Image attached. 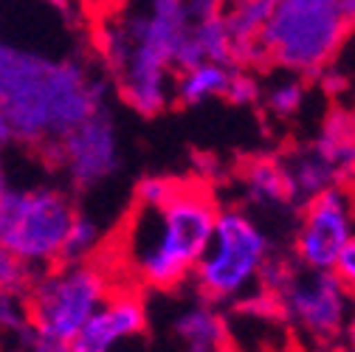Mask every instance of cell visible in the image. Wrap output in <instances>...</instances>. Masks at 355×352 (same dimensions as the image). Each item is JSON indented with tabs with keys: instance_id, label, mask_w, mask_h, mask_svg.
<instances>
[{
	"instance_id": "1",
	"label": "cell",
	"mask_w": 355,
	"mask_h": 352,
	"mask_svg": "<svg viewBox=\"0 0 355 352\" xmlns=\"http://www.w3.org/2000/svg\"><path fill=\"white\" fill-rule=\"evenodd\" d=\"M107 79L76 54H46L0 34V155H40L107 105Z\"/></svg>"
},
{
	"instance_id": "2",
	"label": "cell",
	"mask_w": 355,
	"mask_h": 352,
	"mask_svg": "<svg viewBox=\"0 0 355 352\" xmlns=\"http://www.w3.org/2000/svg\"><path fill=\"white\" fill-rule=\"evenodd\" d=\"M94 46L110 91L139 116L172 105L178 54L189 34L187 0H107L96 9Z\"/></svg>"
},
{
	"instance_id": "3",
	"label": "cell",
	"mask_w": 355,
	"mask_h": 352,
	"mask_svg": "<svg viewBox=\"0 0 355 352\" xmlns=\"http://www.w3.org/2000/svg\"><path fill=\"white\" fill-rule=\"evenodd\" d=\"M220 214L217 195L198 178H175L158 203H132L105 256L121 282L139 290L184 288L200 262Z\"/></svg>"
},
{
	"instance_id": "4",
	"label": "cell",
	"mask_w": 355,
	"mask_h": 352,
	"mask_svg": "<svg viewBox=\"0 0 355 352\" xmlns=\"http://www.w3.org/2000/svg\"><path fill=\"white\" fill-rule=\"evenodd\" d=\"M73 195L54 184H17L0 155V248L15 254L31 271L62 262L65 240L76 217Z\"/></svg>"
},
{
	"instance_id": "5",
	"label": "cell",
	"mask_w": 355,
	"mask_h": 352,
	"mask_svg": "<svg viewBox=\"0 0 355 352\" xmlns=\"http://www.w3.org/2000/svg\"><path fill=\"white\" fill-rule=\"evenodd\" d=\"M119 282L121 276L105 254L82 262L62 259L37 271L23 299L28 338L68 346Z\"/></svg>"
},
{
	"instance_id": "6",
	"label": "cell",
	"mask_w": 355,
	"mask_h": 352,
	"mask_svg": "<svg viewBox=\"0 0 355 352\" xmlns=\"http://www.w3.org/2000/svg\"><path fill=\"white\" fill-rule=\"evenodd\" d=\"M338 0H277L259 34L262 62L302 79L324 73L349 37Z\"/></svg>"
},
{
	"instance_id": "7",
	"label": "cell",
	"mask_w": 355,
	"mask_h": 352,
	"mask_svg": "<svg viewBox=\"0 0 355 352\" xmlns=\"http://www.w3.org/2000/svg\"><path fill=\"white\" fill-rule=\"evenodd\" d=\"M259 285L277 293L282 322L304 344L333 352L355 310L352 296L333 271H307L293 256L271 254Z\"/></svg>"
},
{
	"instance_id": "8",
	"label": "cell",
	"mask_w": 355,
	"mask_h": 352,
	"mask_svg": "<svg viewBox=\"0 0 355 352\" xmlns=\"http://www.w3.org/2000/svg\"><path fill=\"white\" fill-rule=\"evenodd\" d=\"M271 254V237L251 211L240 206H220L211 240L189 282L195 293L211 304H237L259 285Z\"/></svg>"
},
{
	"instance_id": "9",
	"label": "cell",
	"mask_w": 355,
	"mask_h": 352,
	"mask_svg": "<svg viewBox=\"0 0 355 352\" xmlns=\"http://www.w3.org/2000/svg\"><path fill=\"white\" fill-rule=\"evenodd\" d=\"M37 158L57 175L60 186L71 195L102 186L121 166V141L113 110L105 105L51 141Z\"/></svg>"
},
{
	"instance_id": "10",
	"label": "cell",
	"mask_w": 355,
	"mask_h": 352,
	"mask_svg": "<svg viewBox=\"0 0 355 352\" xmlns=\"http://www.w3.org/2000/svg\"><path fill=\"white\" fill-rule=\"evenodd\" d=\"M355 237L352 203L341 186L299 203L293 259L307 271H336V262Z\"/></svg>"
},
{
	"instance_id": "11",
	"label": "cell",
	"mask_w": 355,
	"mask_h": 352,
	"mask_svg": "<svg viewBox=\"0 0 355 352\" xmlns=\"http://www.w3.org/2000/svg\"><path fill=\"white\" fill-rule=\"evenodd\" d=\"M150 327L144 290L119 282L96 313L68 344L71 352H124V344L136 341Z\"/></svg>"
},
{
	"instance_id": "12",
	"label": "cell",
	"mask_w": 355,
	"mask_h": 352,
	"mask_svg": "<svg viewBox=\"0 0 355 352\" xmlns=\"http://www.w3.org/2000/svg\"><path fill=\"white\" fill-rule=\"evenodd\" d=\"M172 338L181 352H234V335L226 310L200 296L178 307V313L172 316Z\"/></svg>"
},
{
	"instance_id": "13",
	"label": "cell",
	"mask_w": 355,
	"mask_h": 352,
	"mask_svg": "<svg viewBox=\"0 0 355 352\" xmlns=\"http://www.w3.org/2000/svg\"><path fill=\"white\" fill-rule=\"evenodd\" d=\"M240 184L245 203L254 209H293L299 206L296 189L291 184V175L285 158L277 155H254L240 166Z\"/></svg>"
},
{
	"instance_id": "14",
	"label": "cell",
	"mask_w": 355,
	"mask_h": 352,
	"mask_svg": "<svg viewBox=\"0 0 355 352\" xmlns=\"http://www.w3.org/2000/svg\"><path fill=\"white\" fill-rule=\"evenodd\" d=\"M232 71L234 68L220 62H195L189 68H181L172 79V102L184 107H200L226 99Z\"/></svg>"
},
{
	"instance_id": "15",
	"label": "cell",
	"mask_w": 355,
	"mask_h": 352,
	"mask_svg": "<svg viewBox=\"0 0 355 352\" xmlns=\"http://www.w3.org/2000/svg\"><path fill=\"white\" fill-rule=\"evenodd\" d=\"M319 158H324L338 178H355V116L336 110L327 116V121L319 127L313 144H307Z\"/></svg>"
},
{
	"instance_id": "16",
	"label": "cell",
	"mask_w": 355,
	"mask_h": 352,
	"mask_svg": "<svg viewBox=\"0 0 355 352\" xmlns=\"http://www.w3.org/2000/svg\"><path fill=\"white\" fill-rule=\"evenodd\" d=\"M285 166H288V175H291V184L296 189L299 203L316 197V195H322L327 189L341 186L338 172L324 158H319L310 147H304V150L293 152L291 158H285Z\"/></svg>"
},
{
	"instance_id": "17",
	"label": "cell",
	"mask_w": 355,
	"mask_h": 352,
	"mask_svg": "<svg viewBox=\"0 0 355 352\" xmlns=\"http://www.w3.org/2000/svg\"><path fill=\"white\" fill-rule=\"evenodd\" d=\"M307 99V79L296 76V73H279L271 82H262V94H259V105L265 107V113L288 121L293 118Z\"/></svg>"
},
{
	"instance_id": "18",
	"label": "cell",
	"mask_w": 355,
	"mask_h": 352,
	"mask_svg": "<svg viewBox=\"0 0 355 352\" xmlns=\"http://www.w3.org/2000/svg\"><path fill=\"white\" fill-rule=\"evenodd\" d=\"M107 243H110V234L99 226V220L85 214V211H76L73 223H71V231H68V240H65V254L62 259L68 262H82V259H96L107 251Z\"/></svg>"
},
{
	"instance_id": "19",
	"label": "cell",
	"mask_w": 355,
	"mask_h": 352,
	"mask_svg": "<svg viewBox=\"0 0 355 352\" xmlns=\"http://www.w3.org/2000/svg\"><path fill=\"white\" fill-rule=\"evenodd\" d=\"M34 274L37 271H31L26 262H20L6 248H0V296H6V299H26Z\"/></svg>"
},
{
	"instance_id": "20",
	"label": "cell",
	"mask_w": 355,
	"mask_h": 352,
	"mask_svg": "<svg viewBox=\"0 0 355 352\" xmlns=\"http://www.w3.org/2000/svg\"><path fill=\"white\" fill-rule=\"evenodd\" d=\"M259 94H262V79H257V73L251 68H234L232 71L226 102H232V105H259Z\"/></svg>"
},
{
	"instance_id": "21",
	"label": "cell",
	"mask_w": 355,
	"mask_h": 352,
	"mask_svg": "<svg viewBox=\"0 0 355 352\" xmlns=\"http://www.w3.org/2000/svg\"><path fill=\"white\" fill-rule=\"evenodd\" d=\"M336 276H338V282L347 288V293L352 296V301H355V237L349 240V245L344 248V254L338 256V262H336V271H333Z\"/></svg>"
},
{
	"instance_id": "22",
	"label": "cell",
	"mask_w": 355,
	"mask_h": 352,
	"mask_svg": "<svg viewBox=\"0 0 355 352\" xmlns=\"http://www.w3.org/2000/svg\"><path fill=\"white\" fill-rule=\"evenodd\" d=\"M192 20L198 17H211V15H226L237 0H187Z\"/></svg>"
},
{
	"instance_id": "23",
	"label": "cell",
	"mask_w": 355,
	"mask_h": 352,
	"mask_svg": "<svg viewBox=\"0 0 355 352\" xmlns=\"http://www.w3.org/2000/svg\"><path fill=\"white\" fill-rule=\"evenodd\" d=\"M338 352H355V310H352V316L341 333V349Z\"/></svg>"
},
{
	"instance_id": "24",
	"label": "cell",
	"mask_w": 355,
	"mask_h": 352,
	"mask_svg": "<svg viewBox=\"0 0 355 352\" xmlns=\"http://www.w3.org/2000/svg\"><path fill=\"white\" fill-rule=\"evenodd\" d=\"M338 3H341V12H344L349 28L355 31V0H338Z\"/></svg>"
},
{
	"instance_id": "25",
	"label": "cell",
	"mask_w": 355,
	"mask_h": 352,
	"mask_svg": "<svg viewBox=\"0 0 355 352\" xmlns=\"http://www.w3.org/2000/svg\"><path fill=\"white\" fill-rule=\"evenodd\" d=\"M0 352H34L28 344H17V346H0Z\"/></svg>"
},
{
	"instance_id": "26",
	"label": "cell",
	"mask_w": 355,
	"mask_h": 352,
	"mask_svg": "<svg viewBox=\"0 0 355 352\" xmlns=\"http://www.w3.org/2000/svg\"><path fill=\"white\" fill-rule=\"evenodd\" d=\"M82 3H91L94 9H102V6L107 3V0H82Z\"/></svg>"
},
{
	"instance_id": "27",
	"label": "cell",
	"mask_w": 355,
	"mask_h": 352,
	"mask_svg": "<svg viewBox=\"0 0 355 352\" xmlns=\"http://www.w3.org/2000/svg\"><path fill=\"white\" fill-rule=\"evenodd\" d=\"M333 352H336V349H333Z\"/></svg>"
}]
</instances>
